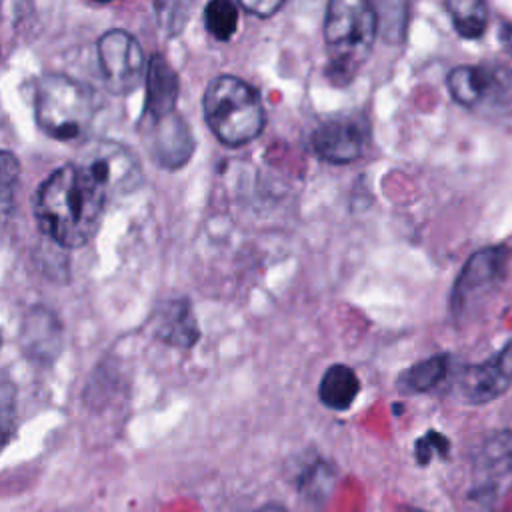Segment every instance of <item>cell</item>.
Returning a JSON list of instances; mask_svg holds the SVG:
<instances>
[{"label": "cell", "mask_w": 512, "mask_h": 512, "mask_svg": "<svg viewBox=\"0 0 512 512\" xmlns=\"http://www.w3.org/2000/svg\"><path fill=\"white\" fill-rule=\"evenodd\" d=\"M38 126L56 140L78 138L96 114L94 90L64 74H46L34 92Z\"/></svg>", "instance_id": "4"}, {"label": "cell", "mask_w": 512, "mask_h": 512, "mask_svg": "<svg viewBox=\"0 0 512 512\" xmlns=\"http://www.w3.org/2000/svg\"><path fill=\"white\" fill-rule=\"evenodd\" d=\"M510 84L512 72L498 64L458 66L446 78L452 98L468 108L482 102H502Z\"/></svg>", "instance_id": "8"}, {"label": "cell", "mask_w": 512, "mask_h": 512, "mask_svg": "<svg viewBox=\"0 0 512 512\" xmlns=\"http://www.w3.org/2000/svg\"><path fill=\"white\" fill-rule=\"evenodd\" d=\"M240 6L252 14H256L258 18H268L274 12H278L284 2L282 0H242Z\"/></svg>", "instance_id": "25"}, {"label": "cell", "mask_w": 512, "mask_h": 512, "mask_svg": "<svg viewBox=\"0 0 512 512\" xmlns=\"http://www.w3.org/2000/svg\"><path fill=\"white\" fill-rule=\"evenodd\" d=\"M156 336L176 348H190L200 338V328L186 298H172L158 308L154 318Z\"/></svg>", "instance_id": "14"}, {"label": "cell", "mask_w": 512, "mask_h": 512, "mask_svg": "<svg viewBox=\"0 0 512 512\" xmlns=\"http://www.w3.org/2000/svg\"><path fill=\"white\" fill-rule=\"evenodd\" d=\"M368 136V122L362 114H334L312 132V148L332 164H348L360 158Z\"/></svg>", "instance_id": "7"}, {"label": "cell", "mask_w": 512, "mask_h": 512, "mask_svg": "<svg viewBox=\"0 0 512 512\" xmlns=\"http://www.w3.org/2000/svg\"><path fill=\"white\" fill-rule=\"evenodd\" d=\"M158 10V20L170 34H178V30L186 24L190 4L186 2H166V4H156Z\"/></svg>", "instance_id": "24"}, {"label": "cell", "mask_w": 512, "mask_h": 512, "mask_svg": "<svg viewBox=\"0 0 512 512\" xmlns=\"http://www.w3.org/2000/svg\"><path fill=\"white\" fill-rule=\"evenodd\" d=\"M20 190V162L8 152L0 150V222H6L14 208Z\"/></svg>", "instance_id": "19"}, {"label": "cell", "mask_w": 512, "mask_h": 512, "mask_svg": "<svg viewBox=\"0 0 512 512\" xmlns=\"http://www.w3.org/2000/svg\"><path fill=\"white\" fill-rule=\"evenodd\" d=\"M506 262L508 248L502 244L480 248L466 260L452 286L450 308L454 316H464L500 286L506 274Z\"/></svg>", "instance_id": "5"}, {"label": "cell", "mask_w": 512, "mask_h": 512, "mask_svg": "<svg viewBox=\"0 0 512 512\" xmlns=\"http://www.w3.org/2000/svg\"><path fill=\"white\" fill-rule=\"evenodd\" d=\"M254 512H288V510L284 506H280V504H266V506L256 508Z\"/></svg>", "instance_id": "27"}, {"label": "cell", "mask_w": 512, "mask_h": 512, "mask_svg": "<svg viewBox=\"0 0 512 512\" xmlns=\"http://www.w3.org/2000/svg\"><path fill=\"white\" fill-rule=\"evenodd\" d=\"M448 374V356L446 354H434L426 360H420L406 368L398 380L396 388L402 394H422L436 388Z\"/></svg>", "instance_id": "17"}, {"label": "cell", "mask_w": 512, "mask_h": 512, "mask_svg": "<svg viewBox=\"0 0 512 512\" xmlns=\"http://www.w3.org/2000/svg\"><path fill=\"white\" fill-rule=\"evenodd\" d=\"M450 452V440L436 432V430H428L424 436H420L414 444V454L418 464H428L432 460V456H442L446 458Z\"/></svg>", "instance_id": "23"}, {"label": "cell", "mask_w": 512, "mask_h": 512, "mask_svg": "<svg viewBox=\"0 0 512 512\" xmlns=\"http://www.w3.org/2000/svg\"><path fill=\"white\" fill-rule=\"evenodd\" d=\"M360 392V380L356 372L346 364H332L322 374L318 396L320 402L336 412L348 410Z\"/></svg>", "instance_id": "15"}, {"label": "cell", "mask_w": 512, "mask_h": 512, "mask_svg": "<svg viewBox=\"0 0 512 512\" xmlns=\"http://www.w3.org/2000/svg\"><path fill=\"white\" fill-rule=\"evenodd\" d=\"M178 74L160 54H154L146 66V102L144 118L156 120L176 112Z\"/></svg>", "instance_id": "13"}, {"label": "cell", "mask_w": 512, "mask_h": 512, "mask_svg": "<svg viewBox=\"0 0 512 512\" xmlns=\"http://www.w3.org/2000/svg\"><path fill=\"white\" fill-rule=\"evenodd\" d=\"M22 348L38 362H50L58 356L62 348V326L50 310L36 306L26 314L22 322Z\"/></svg>", "instance_id": "12"}, {"label": "cell", "mask_w": 512, "mask_h": 512, "mask_svg": "<svg viewBox=\"0 0 512 512\" xmlns=\"http://www.w3.org/2000/svg\"><path fill=\"white\" fill-rule=\"evenodd\" d=\"M474 470L486 478H500L512 472L510 430H496L484 438L474 456Z\"/></svg>", "instance_id": "16"}, {"label": "cell", "mask_w": 512, "mask_h": 512, "mask_svg": "<svg viewBox=\"0 0 512 512\" xmlns=\"http://www.w3.org/2000/svg\"><path fill=\"white\" fill-rule=\"evenodd\" d=\"M452 26L462 38L476 40L488 26V6L482 0H448L444 2Z\"/></svg>", "instance_id": "18"}, {"label": "cell", "mask_w": 512, "mask_h": 512, "mask_svg": "<svg viewBox=\"0 0 512 512\" xmlns=\"http://www.w3.org/2000/svg\"><path fill=\"white\" fill-rule=\"evenodd\" d=\"M378 32L376 6L366 0H332L326 6L324 42L326 76L334 84H350L372 52Z\"/></svg>", "instance_id": "2"}, {"label": "cell", "mask_w": 512, "mask_h": 512, "mask_svg": "<svg viewBox=\"0 0 512 512\" xmlns=\"http://www.w3.org/2000/svg\"><path fill=\"white\" fill-rule=\"evenodd\" d=\"M334 482V470L324 460H316L298 478V490L312 502H322Z\"/></svg>", "instance_id": "21"}, {"label": "cell", "mask_w": 512, "mask_h": 512, "mask_svg": "<svg viewBox=\"0 0 512 512\" xmlns=\"http://www.w3.org/2000/svg\"><path fill=\"white\" fill-rule=\"evenodd\" d=\"M212 134L226 146H242L264 130L266 112L254 86L238 76H216L202 98Z\"/></svg>", "instance_id": "3"}, {"label": "cell", "mask_w": 512, "mask_h": 512, "mask_svg": "<svg viewBox=\"0 0 512 512\" xmlns=\"http://www.w3.org/2000/svg\"><path fill=\"white\" fill-rule=\"evenodd\" d=\"M98 60L106 86L116 94L136 90L148 66L138 40L126 30H108L100 36Z\"/></svg>", "instance_id": "6"}, {"label": "cell", "mask_w": 512, "mask_h": 512, "mask_svg": "<svg viewBox=\"0 0 512 512\" xmlns=\"http://www.w3.org/2000/svg\"><path fill=\"white\" fill-rule=\"evenodd\" d=\"M500 42L504 44L508 54H512V26H508V24L500 26Z\"/></svg>", "instance_id": "26"}, {"label": "cell", "mask_w": 512, "mask_h": 512, "mask_svg": "<svg viewBox=\"0 0 512 512\" xmlns=\"http://www.w3.org/2000/svg\"><path fill=\"white\" fill-rule=\"evenodd\" d=\"M0 342H2V338H0Z\"/></svg>", "instance_id": "29"}, {"label": "cell", "mask_w": 512, "mask_h": 512, "mask_svg": "<svg viewBox=\"0 0 512 512\" xmlns=\"http://www.w3.org/2000/svg\"><path fill=\"white\" fill-rule=\"evenodd\" d=\"M16 430V386L0 372V450L10 442Z\"/></svg>", "instance_id": "22"}, {"label": "cell", "mask_w": 512, "mask_h": 512, "mask_svg": "<svg viewBox=\"0 0 512 512\" xmlns=\"http://www.w3.org/2000/svg\"><path fill=\"white\" fill-rule=\"evenodd\" d=\"M108 192L82 164L70 162L38 188L34 214L40 230L64 248L84 246L100 228Z\"/></svg>", "instance_id": "1"}, {"label": "cell", "mask_w": 512, "mask_h": 512, "mask_svg": "<svg viewBox=\"0 0 512 512\" xmlns=\"http://www.w3.org/2000/svg\"><path fill=\"white\" fill-rule=\"evenodd\" d=\"M206 30L216 40H230L238 28V6L230 0H212L204 8Z\"/></svg>", "instance_id": "20"}, {"label": "cell", "mask_w": 512, "mask_h": 512, "mask_svg": "<svg viewBox=\"0 0 512 512\" xmlns=\"http://www.w3.org/2000/svg\"><path fill=\"white\" fill-rule=\"evenodd\" d=\"M400 512H426V510L416 508V506H408V504H406V506H402V508H400Z\"/></svg>", "instance_id": "28"}, {"label": "cell", "mask_w": 512, "mask_h": 512, "mask_svg": "<svg viewBox=\"0 0 512 512\" xmlns=\"http://www.w3.org/2000/svg\"><path fill=\"white\" fill-rule=\"evenodd\" d=\"M80 162L106 188L108 196L110 194H128L142 180L136 156L116 142L94 144L84 154V158Z\"/></svg>", "instance_id": "11"}, {"label": "cell", "mask_w": 512, "mask_h": 512, "mask_svg": "<svg viewBox=\"0 0 512 512\" xmlns=\"http://www.w3.org/2000/svg\"><path fill=\"white\" fill-rule=\"evenodd\" d=\"M512 386V340L492 358L466 366L458 376V394L468 404H486Z\"/></svg>", "instance_id": "9"}, {"label": "cell", "mask_w": 512, "mask_h": 512, "mask_svg": "<svg viewBox=\"0 0 512 512\" xmlns=\"http://www.w3.org/2000/svg\"><path fill=\"white\" fill-rule=\"evenodd\" d=\"M142 136L150 156L168 170L184 166L194 152V136L178 112L156 120L144 118Z\"/></svg>", "instance_id": "10"}]
</instances>
